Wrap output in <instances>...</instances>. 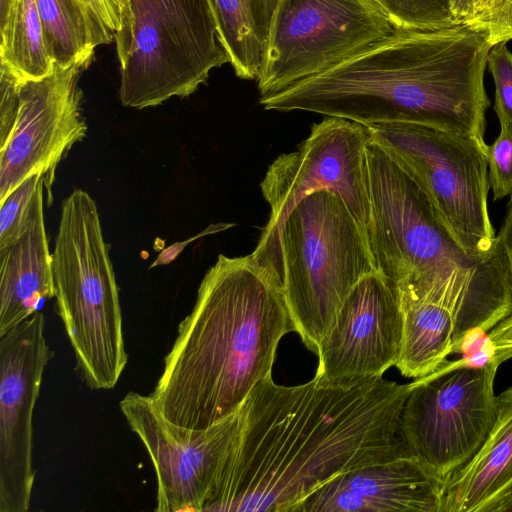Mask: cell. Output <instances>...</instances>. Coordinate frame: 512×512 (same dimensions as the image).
Wrapping results in <instances>:
<instances>
[{
    "mask_svg": "<svg viewBox=\"0 0 512 512\" xmlns=\"http://www.w3.org/2000/svg\"><path fill=\"white\" fill-rule=\"evenodd\" d=\"M412 383L378 377L350 385L261 380L241 406V428L204 511L293 512L355 468L414 455L401 431Z\"/></svg>",
    "mask_w": 512,
    "mask_h": 512,
    "instance_id": "obj_1",
    "label": "cell"
},
{
    "mask_svg": "<svg viewBox=\"0 0 512 512\" xmlns=\"http://www.w3.org/2000/svg\"><path fill=\"white\" fill-rule=\"evenodd\" d=\"M491 47L465 24L395 28L337 65L260 97V104L268 111H305L367 127L415 123L484 140Z\"/></svg>",
    "mask_w": 512,
    "mask_h": 512,
    "instance_id": "obj_2",
    "label": "cell"
},
{
    "mask_svg": "<svg viewBox=\"0 0 512 512\" xmlns=\"http://www.w3.org/2000/svg\"><path fill=\"white\" fill-rule=\"evenodd\" d=\"M294 325L280 276L251 254L218 256L149 395L171 424L203 430L238 411L271 374Z\"/></svg>",
    "mask_w": 512,
    "mask_h": 512,
    "instance_id": "obj_3",
    "label": "cell"
},
{
    "mask_svg": "<svg viewBox=\"0 0 512 512\" xmlns=\"http://www.w3.org/2000/svg\"><path fill=\"white\" fill-rule=\"evenodd\" d=\"M369 220L366 236L377 271L400 305L432 301L454 318L453 351L473 332H489L512 314V269L504 246L469 256L427 192L387 149L366 145Z\"/></svg>",
    "mask_w": 512,
    "mask_h": 512,
    "instance_id": "obj_4",
    "label": "cell"
},
{
    "mask_svg": "<svg viewBox=\"0 0 512 512\" xmlns=\"http://www.w3.org/2000/svg\"><path fill=\"white\" fill-rule=\"evenodd\" d=\"M52 272L77 369L91 389L114 388L128 361L118 287L97 204L82 189L62 201Z\"/></svg>",
    "mask_w": 512,
    "mask_h": 512,
    "instance_id": "obj_5",
    "label": "cell"
},
{
    "mask_svg": "<svg viewBox=\"0 0 512 512\" xmlns=\"http://www.w3.org/2000/svg\"><path fill=\"white\" fill-rule=\"evenodd\" d=\"M276 271L294 330L316 353L349 292L377 269L365 229L337 194L320 190L282 223Z\"/></svg>",
    "mask_w": 512,
    "mask_h": 512,
    "instance_id": "obj_6",
    "label": "cell"
},
{
    "mask_svg": "<svg viewBox=\"0 0 512 512\" xmlns=\"http://www.w3.org/2000/svg\"><path fill=\"white\" fill-rule=\"evenodd\" d=\"M132 39L119 99L138 110L185 98L229 63L208 0H129Z\"/></svg>",
    "mask_w": 512,
    "mask_h": 512,
    "instance_id": "obj_7",
    "label": "cell"
},
{
    "mask_svg": "<svg viewBox=\"0 0 512 512\" xmlns=\"http://www.w3.org/2000/svg\"><path fill=\"white\" fill-rule=\"evenodd\" d=\"M368 130L420 182L469 256L483 258L498 247L488 212L484 140L415 123H381Z\"/></svg>",
    "mask_w": 512,
    "mask_h": 512,
    "instance_id": "obj_8",
    "label": "cell"
},
{
    "mask_svg": "<svg viewBox=\"0 0 512 512\" xmlns=\"http://www.w3.org/2000/svg\"><path fill=\"white\" fill-rule=\"evenodd\" d=\"M370 137L365 125L327 116L312 126L297 150L281 154L270 164L260 183L262 195L270 206V217L251 253L256 261L277 273L278 233L282 223L299 201L320 190L337 194L366 229L369 220L366 145Z\"/></svg>",
    "mask_w": 512,
    "mask_h": 512,
    "instance_id": "obj_9",
    "label": "cell"
},
{
    "mask_svg": "<svg viewBox=\"0 0 512 512\" xmlns=\"http://www.w3.org/2000/svg\"><path fill=\"white\" fill-rule=\"evenodd\" d=\"M499 363L465 360L412 382L401 431L412 453L446 481L486 439L496 418L494 379Z\"/></svg>",
    "mask_w": 512,
    "mask_h": 512,
    "instance_id": "obj_10",
    "label": "cell"
},
{
    "mask_svg": "<svg viewBox=\"0 0 512 512\" xmlns=\"http://www.w3.org/2000/svg\"><path fill=\"white\" fill-rule=\"evenodd\" d=\"M394 29L374 0H280L256 80L260 96L317 75Z\"/></svg>",
    "mask_w": 512,
    "mask_h": 512,
    "instance_id": "obj_11",
    "label": "cell"
},
{
    "mask_svg": "<svg viewBox=\"0 0 512 512\" xmlns=\"http://www.w3.org/2000/svg\"><path fill=\"white\" fill-rule=\"evenodd\" d=\"M120 410L155 469L158 512H203L234 447L241 410L203 430L165 420L149 395L128 392Z\"/></svg>",
    "mask_w": 512,
    "mask_h": 512,
    "instance_id": "obj_12",
    "label": "cell"
},
{
    "mask_svg": "<svg viewBox=\"0 0 512 512\" xmlns=\"http://www.w3.org/2000/svg\"><path fill=\"white\" fill-rule=\"evenodd\" d=\"M87 68L54 64L50 75L20 83L16 121L0 148V202L28 177L41 174L51 204L59 163L87 133L78 84Z\"/></svg>",
    "mask_w": 512,
    "mask_h": 512,
    "instance_id": "obj_13",
    "label": "cell"
},
{
    "mask_svg": "<svg viewBox=\"0 0 512 512\" xmlns=\"http://www.w3.org/2000/svg\"><path fill=\"white\" fill-rule=\"evenodd\" d=\"M35 312L0 337V512H26L35 480L33 411L54 352Z\"/></svg>",
    "mask_w": 512,
    "mask_h": 512,
    "instance_id": "obj_14",
    "label": "cell"
},
{
    "mask_svg": "<svg viewBox=\"0 0 512 512\" xmlns=\"http://www.w3.org/2000/svg\"><path fill=\"white\" fill-rule=\"evenodd\" d=\"M402 325L393 288L378 271L365 275L344 299L319 344L315 376L336 385L382 377L395 366Z\"/></svg>",
    "mask_w": 512,
    "mask_h": 512,
    "instance_id": "obj_15",
    "label": "cell"
},
{
    "mask_svg": "<svg viewBox=\"0 0 512 512\" xmlns=\"http://www.w3.org/2000/svg\"><path fill=\"white\" fill-rule=\"evenodd\" d=\"M447 481L415 455L330 479L293 512H440Z\"/></svg>",
    "mask_w": 512,
    "mask_h": 512,
    "instance_id": "obj_16",
    "label": "cell"
},
{
    "mask_svg": "<svg viewBox=\"0 0 512 512\" xmlns=\"http://www.w3.org/2000/svg\"><path fill=\"white\" fill-rule=\"evenodd\" d=\"M43 189L38 190L24 232L0 249V337L37 312L40 301L54 297Z\"/></svg>",
    "mask_w": 512,
    "mask_h": 512,
    "instance_id": "obj_17",
    "label": "cell"
},
{
    "mask_svg": "<svg viewBox=\"0 0 512 512\" xmlns=\"http://www.w3.org/2000/svg\"><path fill=\"white\" fill-rule=\"evenodd\" d=\"M512 489V386L496 396L486 439L447 480L440 512H489Z\"/></svg>",
    "mask_w": 512,
    "mask_h": 512,
    "instance_id": "obj_18",
    "label": "cell"
},
{
    "mask_svg": "<svg viewBox=\"0 0 512 512\" xmlns=\"http://www.w3.org/2000/svg\"><path fill=\"white\" fill-rule=\"evenodd\" d=\"M218 38L237 77L257 80L280 0H208Z\"/></svg>",
    "mask_w": 512,
    "mask_h": 512,
    "instance_id": "obj_19",
    "label": "cell"
},
{
    "mask_svg": "<svg viewBox=\"0 0 512 512\" xmlns=\"http://www.w3.org/2000/svg\"><path fill=\"white\" fill-rule=\"evenodd\" d=\"M45 45L60 67H89L95 49L109 44L114 33L82 0H36Z\"/></svg>",
    "mask_w": 512,
    "mask_h": 512,
    "instance_id": "obj_20",
    "label": "cell"
},
{
    "mask_svg": "<svg viewBox=\"0 0 512 512\" xmlns=\"http://www.w3.org/2000/svg\"><path fill=\"white\" fill-rule=\"evenodd\" d=\"M402 337L395 363L399 372L415 380L444 367L453 353L454 318L443 304L419 301L401 306Z\"/></svg>",
    "mask_w": 512,
    "mask_h": 512,
    "instance_id": "obj_21",
    "label": "cell"
},
{
    "mask_svg": "<svg viewBox=\"0 0 512 512\" xmlns=\"http://www.w3.org/2000/svg\"><path fill=\"white\" fill-rule=\"evenodd\" d=\"M0 32V64L20 80H40L53 72L36 0H10Z\"/></svg>",
    "mask_w": 512,
    "mask_h": 512,
    "instance_id": "obj_22",
    "label": "cell"
},
{
    "mask_svg": "<svg viewBox=\"0 0 512 512\" xmlns=\"http://www.w3.org/2000/svg\"><path fill=\"white\" fill-rule=\"evenodd\" d=\"M395 28L438 30L458 25L450 0H374Z\"/></svg>",
    "mask_w": 512,
    "mask_h": 512,
    "instance_id": "obj_23",
    "label": "cell"
},
{
    "mask_svg": "<svg viewBox=\"0 0 512 512\" xmlns=\"http://www.w3.org/2000/svg\"><path fill=\"white\" fill-rule=\"evenodd\" d=\"M41 174H33L0 202V249L15 241L27 227L39 188Z\"/></svg>",
    "mask_w": 512,
    "mask_h": 512,
    "instance_id": "obj_24",
    "label": "cell"
},
{
    "mask_svg": "<svg viewBox=\"0 0 512 512\" xmlns=\"http://www.w3.org/2000/svg\"><path fill=\"white\" fill-rule=\"evenodd\" d=\"M464 24L482 33L492 47L508 42L512 40V0H478Z\"/></svg>",
    "mask_w": 512,
    "mask_h": 512,
    "instance_id": "obj_25",
    "label": "cell"
},
{
    "mask_svg": "<svg viewBox=\"0 0 512 512\" xmlns=\"http://www.w3.org/2000/svg\"><path fill=\"white\" fill-rule=\"evenodd\" d=\"M487 66L494 82V111L500 127L512 128V53L506 42L491 47Z\"/></svg>",
    "mask_w": 512,
    "mask_h": 512,
    "instance_id": "obj_26",
    "label": "cell"
},
{
    "mask_svg": "<svg viewBox=\"0 0 512 512\" xmlns=\"http://www.w3.org/2000/svg\"><path fill=\"white\" fill-rule=\"evenodd\" d=\"M488 181L493 200L512 195V128L500 127L497 138L485 146Z\"/></svg>",
    "mask_w": 512,
    "mask_h": 512,
    "instance_id": "obj_27",
    "label": "cell"
},
{
    "mask_svg": "<svg viewBox=\"0 0 512 512\" xmlns=\"http://www.w3.org/2000/svg\"><path fill=\"white\" fill-rule=\"evenodd\" d=\"M21 82L7 67L0 64V148L9 139L16 121Z\"/></svg>",
    "mask_w": 512,
    "mask_h": 512,
    "instance_id": "obj_28",
    "label": "cell"
},
{
    "mask_svg": "<svg viewBox=\"0 0 512 512\" xmlns=\"http://www.w3.org/2000/svg\"><path fill=\"white\" fill-rule=\"evenodd\" d=\"M490 354L488 358L499 364L512 357V314L488 332Z\"/></svg>",
    "mask_w": 512,
    "mask_h": 512,
    "instance_id": "obj_29",
    "label": "cell"
},
{
    "mask_svg": "<svg viewBox=\"0 0 512 512\" xmlns=\"http://www.w3.org/2000/svg\"><path fill=\"white\" fill-rule=\"evenodd\" d=\"M117 2L120 9L121 27L120 30L115 34L114 41L116 43V53L119 65H121L124 62L130 48L133 17L129 0H117Z\"/></svg>",
    "mask_w": 512,
    "mask_h": 512,
    "instance_id": "obj_30",
    "label": "cell"
},
{
    "mask_svg": "<svg viewBox=\"0 0 512 512\" xmlns=\"http://www.w3.org/2000/svg\"><path fill=\"white\" fill-rule=\"evenodd\" d=\"M88 4L115 34L120 30L121 17L117 0H82Z\"/></svg>",
    "mask_w": 512,
    "mask_h": 512,
    "instance_id": "obj_31",
    "label": "cell"
},
{
    "mask_svg": "<svg viewBox=\"0 0 512 512\" xmlns=\"http://www.w3.org/2000/svg\"><path fill=\"white\" fill-rule=\"evenodd\" d=\"M497 237L505 248L512 269V195L507 204L505 217Z\"/></svg>",
    "mask_w": 512,
    "mask_h": 512,
    "instance_id": "obj_32",
    "label": "cell"
},
{
    "mask_svg": "<svg viewBox=\"0 0 512 512\" xmlns=\"http://www.w3.org/2000/svg\"><path fill=\"white\" fill-rule=\"evenodd\" d=\"M478 0H450V9L455 22L464 24L473 14Z\"/></svg>",
    "mask_w": 512,
    "mask_h": 512,
    "instance_id": "obj_33",
    "label": "cell"
},
{
    "mask_svg": "<svg viewBox=\"0 0 512 512\" xmlns=\"http://www.w3.org/2000/svg\"><path fill=\"white\" fill-rule=\"evenodd\" d=\"M489 512H512V489L502 496Z\"/></svg>",
    "mask_w": 512,
    "mask_h": 512,
    "instance_id": "obj_34",
    "label": "cell"
},
{
    "mask_svg": "<svg viewBox=\"0 0 512 512\" xmlns=\"http://www.w3.org/2000/svg\"><path fill=\"white\" fill-rule=\"evenodd\" d=\"M10 0H0V20L4 17Z\"/></svg>",
    "mask_w": 512,
    "mask_h": 512,
    "instance_id": "obj_35",
    "label": "cell"
}]
</instances>
